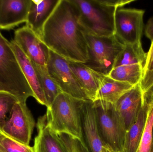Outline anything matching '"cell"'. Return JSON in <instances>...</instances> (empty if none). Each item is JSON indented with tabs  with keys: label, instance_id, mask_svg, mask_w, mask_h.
Returning <instances> with one entry per match:
<instances>
[{
	"label": "cell",
	"instance_id": "1",
	"mask_svg": "<svg viewBox=\"0 0 153 152\" xmlns=\"http://www.w3.org/2000/svg\"><path fill=\"white\" fill-rule=\"evenodd\" d=\"M40 37L51 51L67 60L85 63L89 59L85 34L72 0L60 1L44 25Z\"/></svg>",
	"mask_w": 153,
	"mask_h": 152
},
{
	"label": "cell",
	"instance_id": "2",
	"mask_svg": "<svg viewBox=\"0 0 153 152\" xmlns=\"http://www.w3.org/2000/svg\"><path fill=\"white\" fill-rule=\"evenodd\" d=\"M79 12V22L85 34L98 37L115 35L118 8L134 0H72Z\"/></svg>",
	"mask_w": 153,
	"mask_h": 152
},
{
	"label": "cell",
	"instance_id": "3",
	"mask_svg": "<svg viewBox=\"0 0 153 152\" xmlns=\"http://www.w3.org/2000/svg\"><path fill=\"white\" fill-rule=\"evenodd\" d=\"M83 100L62 93L47 108L48 124L57 134H65L84 140L82 109Z\"/></svg>",
	"mask_w": 153,
	"mask_h": 152
},
{
	"label": "cell",
	"instance_id": "4",
	"mask_svg": "<svg viewBox=\"0 0 153 152\" xmlns=\"http://www.w3.org/2000/svg\"><path fill=\"white\" fill-rule=\"evenodd\" d=\"M0 85L5 92L26 103L34 94L9 42L0 32Z\"/></svg>",
	"mask_w": 153,
	"mask_h": 152
},
{
	"label": "cell",
	"instance_id": "5",
	"mask_svg": "<svg viewBox=\"0 0 153 152\" xmlns=\"http://www.w3.org/2000/svg\"><path fill=\"white\" fill-rule=\"evenodd\" d=\"M89 59L84 63L94 71L108 76L124 45L114 35L98 37L85 34Z\"/></svg>",
	"mask_w": 153,
	"mask_h": 152
},
{
	"label": "cell",
	"instance_id": "6",
	"mask_svg": "<svg viewBox=\"0 0 153 152\" xmlns=\"http://www.w3.org/2000/svg\"><path fill=\"white\" fill-rule=\"evenodd\" d=\"M95 108L98 130L106 145L116 152H123L126 129L114 105L96 101Z\"/></svg>",
	"mask_w": 153,
	"mask_h": 152
},
{
	"label": "cell",
	"instance_id": "7",
	"mask_svg": "<svg viewBox=\"0 0 153 152\" xmlns=\"http://www.w3.org/2000/svg\"><path fill=\"white\" fill-rule=\"evenodd\" d=\"M145 10L118 8L115 14V35L124 45H142Z\"/></svg>",
	"mask_w": 153,
	"mask_h": 152
},
{
	"label": "cell",
	"instance_id": "8",
	"mask_svg": "<svg viewBox=\"0 0 153 152\" xmlns=\"http://www.w3.org/2000/svg\"><path fill=\"white\" fill-rule=\"evenodd\" d=\"M47 68L62 93L79 100H89L71 70L68 60L50 50Z\"/></svg>",
	"mask_w": 153,
	"mask_h": 152
},
{
	"label": "cell",
	"instance_id": "9",
	"mask_svg": "<svg viewBox=\"0 0 153 152\" xmlns=\"http://www.w3.org/2000/svg\"><path fill=\"white\" fill-rule=\"evenodd\" d=\"M35 125V120L26 103L19 101L1 131L16 141L29 145Z\"/></svg>",
	"mask_w": 153,
	"mask_h": 152
},
{
	"label": "cell",
	"instance_id": "10",
	"mask_svg": "<svg viewBox=\"0 0 153 152\" xmlns=\"http://www.w3.org/2000/svg\"><path fill=\"white\" fill-rule=\"evenodd\" d=\"M14 41L34 64L47 66L50 50L32 29L27 26L17 29Z\"/></svg>",
	"mask_w": 153,
	"mask_h": 152
},
{
	"label": "cell",
	"instance_id": "11",
	"mask_svg": "<svg viewBox=\"0 0 153 152\" xmlns=\"http://www.w3.org/2000/svg\"><path fill=\"white\" fill-rule=\"evenodd\" d=\"M144 102V93L140 83L124 94L114 104L126 130L135 120Z\"/></svg>",
	"mask_w": 153,
	"mask_h": 152
},
{
	"label": "cell",
	"instance_id": "12",
	"mask_svg": "<svg viewBox=\"0 0 153 152\" xmlns=\"http://www.w3.org/2000/svg\"><path fill=\"white\" fill-rule=\"evenodd\" d=\"M82 128L84 141L90 152H102L105 145L98 130L94 104L85 101L82 104Z\"/></svg>",
	"mask_w": 153,
	"mask_h": 152
},
{
	"label": "cell",
	"instance_id": "13",
	"mask_svg": "<svg viewBox=\"0 0 153 152\" xmlns=\"http://www.w3.org/2000/svg\"><path fill=\"white\" fill-rule=\"evenodd\" d=\"M31 0H0V29L26 22Z\"/></svg>",
	"mask_w": 153,
	"mask_h": 152
},
{
	"label": "cell",
	"instance_id": "14",
	"mask_svg": "<svg viewBox=\"0 0 153 152\" xmlns=\"http://www.w3.org/2000/svg\"><path fill=\"white\" fill-rule=\"evenodd\" d=\"M36 126L38 134L34 141V152H68L58 135L48 124L45 114L39 118Z\"/></svg>",
	"mask_w": 153,
	"mask_h": 152
},
{
	"label": "cell",
	"instance_id": "15",
	"mask_svg": "<svg viewBox=\"0 0 153 152\" xmlns=\"http://www.w3.org/2000/svg\"><path fill=\"white\" fill-rule=\"evenodd\" d=\"M70 68L75 75L86 97L94 102L105 75L91 69L84 63L68 61Z\"/></svg>",
	"mask_w": 153,
	"mask_h": 152
},
{
	"label": "cell",
	"instance_id": "16",
	"mask_svg": "<svg viewBox=\"0 0 153 152\" xmlns=\"http://www.w3.org/2000/svg\"><path fill=\"white\" fill-rule=\"evenodd\" d=\"M61 0H31L26 26L41 37L44 25Z\"/></svg>",
	"mask_w": 153,
	"mask_h": 152
},
{
	"label": "cell",
	"instance_id": "17",
	"mask_svg": "<svg viewBox=\"0 0 153 152\" xmlns=\"http://www.w3.org/2000/svg\"><path fill=\"white\" fill-rule=\"evenodd\" d=\"M10 44L22 72L33 92L34 98L39 103L48 107V104L33 63L14 40L11 41Z\"/></svg>",
	"mask_w": 153,
	"mask_h": 152
},
{
	"label": "cell",
	"instance_id": "18",
	"mask_svg": "<svg viewBox=\"0 0 153 152\" xmlns=\"http://www.w3.org/2000/svg\"><path fill=\"white\" fill-rule=\"evenodd\" d=\"M150 105L145 100L135 120L126 133L123 152H136L146 126Z\"/></svg>",
	"mask_w": 153,
	"mask_h": 152
},
{
	"label": "cell",
	"instance_id": "19",
	"mask_svg": "<svg viewBox=\"0 0 153 152\" xmlns=\"http://www.w3.org/2000/svg\"><path fill=\"white\" fill-rule=\"evenodd\" d=\"M134 86L104 76L94 102H103L114 105L120 98Z\"/></svg>",
	"mask_w": 153,
	"mask_h": 152
},
{
	"label": "cell",
	"instance_id": "20",
	"mask_svg": "<svg viewBox=\"0 0 153 152\" xmlns=\"http://www.w3.org/2000/svg\"><path fill=\"white\" fill-rule=\"evenodd\" d=\"M143 76V65L132 64L114 68L108 75L113 79L135 86L141 83Z\"/></svg>",
	"mask_w": 153,
	"mask_h": 152
},
{
	"label": "cell",
	"instance_id": "21",
	"mask_svg": "<svg viewBox=\"0 0 153 152\" xmlns=\"http://www.w3.org/2000/svg\"><path fill=\"white\" fill-rule=\"evenodd\" d=\"M146 58V53L142 45H126L117 57L114 68L135 64H142L144 66Z\"/></svg>",
	"mask_w": 153,
	"mask_h": 152
},
{
	"label": "cell",
	"instance_id": "22",
	"mask_svg": "<svg viewBox=\"0 0 153 152\" xmlns=\"http://www.w3.org/2000/svg\"><path fill=\"white\" fill-rule=\"evenodd\" d=\"M32 63L36 71L40 85L49 106L56 96L62 92L50 76L47 66H40L34 64L33 62Z\"/></svg>",
	"mask_w": 153,
	"mask_h": 152
},
{
	"label": "cell",
	"instance_id": "23",
	"mask_svg": "<svg viewBox=\"0 0 153 152\" xmlns=\"http://www.w3.org/2000/svg\"><path fill=\"white\" fill-rule=\"evenodd\" d=\"M19 101L13 95L5 92H0V131H2L14 105Z\"/></svg>",
	"mask_w": 153,
	"mask_h": 152
},
{
	"label": "cell",
	"instance_id": "24",
	"mask_svg": "<svg viewBox=\"0 0 153 152\" xmlns=\"http://www.w3.org/2000/svg\"><path fill=\"white\" fill-rule=\"evenodd\" d=\"M150 105L145 129L136 152H153V137L152 127L153 122V102Z\"/></svg>",
	"mask_w": 153,
	"mask_h": 152
},
{
	"label": "cell",
	"instance_id": "25",
	"mask_svg": "<svg viewBox=\"0 0 153 152\" xmlns=\"http://www.w3.org/2000/svg\"><path fill=\"white\" fill-rule=\"evenodd\" d=\"M0 151L34 152L33 147L21 143L0 131Z\"/></svg>",
	"mask_w": 153,
	"mask_h": 152
},
{
	"label": "cell",
	"instance_id": "26",
	"mask_svg": "<svg viewBox=\"0 0 153 152\" xmlns=\"http://www.w3.org/2000/svg\"><path fill=\"white\" fill-rule=\"evenodd\" d=\"M68 152H90L84 140L65 134H58Z\"/></svg>",
	"mask_w": 153,
	"mask_h": 152
},
{
	"label": "cell",
	"instance_id": "27",
	"mask_svg": "<svg viewBox=\"0 0 153 152\" xmlns=\"http://www.w3.org/2000/svg\"><path fill=\"white\" fill-rule=\"evenodd\" d=\"M141 87L145 93L153 84V69L147 70L143 73V79L140 83Z\"/></svg>",
	"mask_w": 153,
	"mask_h": 152
},
{
	"label": "cell",
	"instance_id": "28",
	"mask_svg": "<svg viewBox=\"0 0 153 152\" xmlns=\"http://www.w3.org/2000/svg\"><path fill=\"white\" fill-rule=\"evenodd\" d=\"M153 69V40L152 42L151 47L147 53L145 62L143 66V73L147 70Z\"/></svg>",
	"mask_w": 153,
	"mask_h": 152
},
{
	"label": "cell",
	"instance_id": "29",
	"mask_svg": "<svg viewBox=\"0 0 153 152\" xmlns=\"http://www.w3.org/2000/svg\"><path fill=\"white\" fill-rule=\"evenodd\" d=\"M145 31L146 37L152 42L153 40V17L148 20Z\"/></svg>",
	"mask_w": 153,
	"mask_h": 152
},
{
	"label": "cell",
	"instance_id": "30",
	"mask_svg": "<svg viewBox=\"0 0 153 152\" xmlns=\"http://www.w3.org/2000/svg\"><path fill=\"white\" fill-rule=\"evenodd\" d=\"M153 99V84L144 93V99L146 102H149Z\"/></svg>",
	"mask_w": 153,
	"mask_h": 152
},
{
	"label": "cell",
	"instance_id": "31",
	"mask_svg": "<svg viewBox=\"0 0 153 152\" xmlns=\"http://www.w3.org/2000/svg\"><path fill=\"white\" fill-rule=\"evenodd\" d=\"M102 152H116L112 150L110 147H109L108 145H106L103 146L102 149Z\"/></svg>",
	"mask_w": 153,
	"mask_h": 152
},
{
	"label": "cell",
	"instance_id": "32",
	"mask_svg": "<svg viewBox=\"0 0 153 152\" xmlns=\"http://www.w3.org/2000/svg\"><path fill=\"white\" fill-rule=\"evenodd\" d=\"M152 102H153V100H152V101H151L149 102V103H147L150 104ZM152 135L153 137V122L152 124Z\"/></svg>",
	"mask_w": 153,
	"mask_h": 152
},
{
	"label": "cell",
	"instance_id": "33",
	"mask_svg": "<svg viewBox=\"0 0 153 152\" xmlns=\"http://www.w3.org/2000/svg\"><path fill=\"white\" fill-rule=\"evenodd\" d=\"M0 92H5L3 88L1 86V85H0ZM6 93H7V92H6Z\"/></svg>",
	"mask_w": 153,
	"mask_h": 152
},
{
	"label": "cell",
	"instance_id": "34",
	"mask_svg": "<svg viewBox=\"0 0 153 152\" xmlns=\"http://www.w3.org/2000/svg\"><path fill=\"white\" fill-rule=\"evenodd\" d=\"M153 99H152V100H153ZM152 100H151V101H152ZM150 101H149V102H150Z\"/></svg>",
	"mask_w": 153,
	"mask_h": 152
},
{
	"label": "cell",
	"instance_id": "35",
	"mask_svg": "<svg viewBox=\"0 0 153 152\" xmlns=\"http://www.w3.org/2000/svg\"><path fill=\"white\" fill-rule=\"evenodd\" d=\"M0 152H1L0 151Z\"/></svg>",
	"mask_w": 153,
	"mask_h": 152
}]
</instances>
